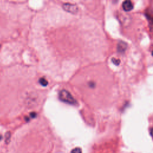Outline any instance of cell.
<instances>
[{
  "label": "cell",
  "mask_w": 153,
  "mask_h": 153,
  "mask_svg": "<svg viewBox=\"0 0 153 153\" xmlns=\"http://www.w3.org/2000/svg\"><path fill=\"white\" fill-rule=\"evenodd\" d=\"M112 61L114 63V64L116 65H119L120 64V60L119 59H115V58H112Z\"/></svg>",
  "instance_id": "ba28073f"
},
{
  "label": "cell",
  "mask_w": 153,
  "mask_h": 153,
  "mask_svg": "<svg viewBox=\"0 0 153 153\" xmlns=\"http://www.w3.org/2000/svg\"><path fill=\"white\" fill-rule=\"evenodd\" d=\"M71 153H82V151L80 148H75L71 151Z\"/></svg>",
  "instance_id": "8992f818"
},
{
  "label": "cell",
  "mask_w": 153,
  "mask_h": 153,
  "mask_svg": "<svg viewBox=\"0 0 153 153\" xmlns=\"http://www.w3.org/2000/svg\"><path fill=\"white\" fill-rule=\"evenodd\" d=\"M62 8L65 11L71 14H76V13H77L79 11L78 6L75 4H73L65 3L62 5Z\"/></svg>",
  "instance_id": "7a4b0ae2"
},
{
  "label": "cell",
  "mask_w": 153,
  "mask_h": 153,
  "mask_svg": "<svg viewBox=\"0 0 153 153\" xmlns=\"http://www.w3.org/2000/svg\"><path fill=\"white\" fill-rule=\"evenodd\" d=\"M10 138H11L10 132H7L6 135V143H8L10 141Z\"/></svg>",
  "instance_id": "52a82bcc"
},
{
  "label": "cell",
  "mask_w": 153,
  "mask_h": 153,
  "mask_svg": "<svg viewBox=\"0 0 153 153\" xmlns=\"http://www.w3.org/2000/svg\"><path fill=\"white\" fill-rule=\"evenodd\" d=\"M122 7L125 11H129L133 9V6L131 1H125L123 3Z\"/></svg>",
  "instance_id": "277c9868"
},
{
  "label": "cell",
  "mask_w": 153,
  "mask_h": 153,
  "mask_svg": "<svg viewBox=\"0 0 153 153\" xmlns=\"http://www.w3.org/2000/svg\"><path fill=\"white\" fill-rule=\"evenodd\" d=\"M59 98L62 101L66 104L75 105L77 104L76 100L72 96V95L66 90H62L59 93Z\"/></svg>",
  "instance_id": "6da1fadb"
},
{
  "label": "cell",
  "mask_w": 153,
  "mask_h": 153,
  "mask_svg": "<svg viewBox=\"0 0 153 153\" xmlns=\"http://www.w3.org/2000/svg\"><path fill=\"white\" fill-rule=\"evenodd\" d=\"M127 48V44L126 43L120 41L117 45V51L120 53H124Z\"/></svg>",
  "instance_id": "3957f363"
},
{
  "label": "cell",
  "mask_w": 153,
  "mask_h": 153,
  "mask_svg": "<svg viewBox=\"0 0 153 153\" xmlns=\"http://www.w3.org/2000/svg\"><path fill=\"white\" fill-rule=\"evenodd\" d=\"M39 83H40V84L41 86H44V87L47 86V84H48V81H47L46 80V79H44V78H41V79L39 80Z\"/></svg>",
  "instance_id": "5b68a950"
},
{
  "label": "cell",
  "mask_w": 153,
  "mask_h": 153,
  "mask_svg": "<svg viewBox=\"0 0 153 153\" xmlns=\"http://www.w3.org/2000/svg\"><path fill=\"white\" fill-rule=\"evenodd\" d=\"M1 139H2V136H1V135H0V141H1Z\"/></svg>",
  "instance_id": "9c48e42d"
}]
</instances>
